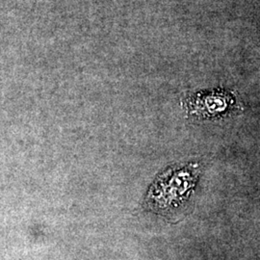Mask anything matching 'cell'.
<instances>
[{
    "label": "cell",
    "instance_id": "7a4b0ae2",
    "mask_svg": "<svg viewBox=\"0 0 260 260\" xmlns=\"http://www.w3.org/2000/svg\"><path fill=\"white\" fill-rule=\"evenodd\" d=\"M231 104V96L228 94L221 93L205 94L204 96H198L192 103V114L205 118L217 116L228 111Z\"/></svg>",
    "mask_w": 260,
    "mask_h": 260
},
{
    "label": "cell",
    "instance_id": "6da1fadb",
    "mask_svg": "<svg viewBox=\"0 0 260 260\" xmlns=\"http://www.w3.org/2000/svg\"><path fill=\"white\" fill-rule=\"evenodd\" d=\"M199 176L197 164L168 170L151 185L147 205L157 213L168 214L183 205L195 187Z\"/></svg>",
    "mask_w": 260,
    "mask_h": 260
}]
</instances>
